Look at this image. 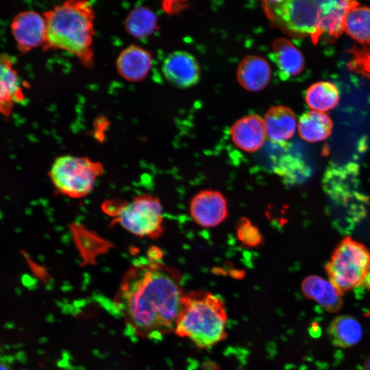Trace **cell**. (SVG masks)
Wrapping results in <instances>:
<instances>
[{
  "mask_svg": "<svg viewBox=\"0 0 370 370\" xmlns=\"http://www.w3.org/2000/svg\"><path fill=\"white\" fill-rule=\"evenodd\" d=\"M175 271L157 260H136L125 274L119 297L133 328L160 336L175 330L184 296Z\"/></svg>",
  "mask_w": 370,
  "mask_h": 370,
  "instance_id": "1",
  "label": "cell"
},
{
  "mask_svg": "<svg viewBox=\"0 0 370 370\" xmlns=\"http://www.w3.org/2000/svg\"><path fill=\"white\" fill-rule=\"evenodd\" d=\"M45 49H60L75 56L85 66L93 64L95 12L90 2L71 0L43 13Z\"/></svg>",
  "mask_w": 370,
  "mask_h": 370,
  "instance_id": "2",
  "label": "cell"
},
{
  "mask_svg": "<svg viewBox=\"0 0 370 370\" xmlns=\"http://www.w3.org/2000/svg\"><path fill=\"white\" fill-rule=\"evenodd\" d=\"M227 312L221 297L210 292L184 293L175 332L199 348H208L227 336Z\"/></svg>",
  "mask_w": 370,
  "mask_h": 370,
  "instance_id": "3",
  "label": "cell"
},
{
  "mask_svg": "<svg viewBox=\"0 0 370 370\" xmlns=\"http://www.w3.org/2000/svg\"><path fill=\"white\" fill-rule=\"evenodd\" d=\"M102 208L113 218V224L118 223L135 236L154 239L164 231L160 201L151 195L141 194L130 201H108Z\"/></svg>",
  "mask_w": 370,
  "mask_h": 370,
  "instance_id": "4",
  "label": "cell"
},
{
  "mask_svg": "<svg viewBox=\"0 0 370 370\" xmlns=\"http://www.w3.org/2000/svg\"><path fill=\"white\" fill-rule=\"evenodd\" d=\"M325 271L329 281L343 296L364 284L370 272V251L363 244L345 237L333 251Z\"/></svg>",
  "mask_w": 370,
  "mask_h": 370,
  "instance_id": "5",
  "label": "cell"
},
{
  "mask_svg": "<svg viewBox=\"0 0 370 370\" xmlns=\"http://www.w3.org/2000/svg\"><path fill=\"white\" fill-rule=\"evenodd\" d=\"M104 171L103 164L87 157L64 155L57 158L49 170L51 181L60 194L74 199L90 194Z\"/></svg>",
  "mask_w": 370,
  "mask_h": 370,
  "instance_id": "6",
  "label": "cell"
},
{
  "mask_svg": "<svg viewBox=\"0 0 370 370\" xmlns=\"http://www.w3.org/2000/svg\"><path fill=\"white\" fill-rule=\"evenodd\" d=\"M268 15L289 33L309 36L315 43L319 38L321 1L282 0L264 1Z\"/></svg>",
  "mask_w": 370,
  "mask_h": 370,
  "instance_id": "7",
  "label": "cell"
},
{
  "mask_svg": "<svg viewBox=\"0 0 370 370\" xmlns=\"http://www.w3.org/2000/svg\"><path fill=\"white\" fill-rule=\"evenodd\" d=\"M190 214L200 226L213 227L222 223L228 214L227 200L219 191L205 189L191 199Z\"/></svg>",
  "mask_w": 370,
  "mask_h": 370,
  "instance_id": "8",
  "label": "cell"
},
{
  "mask_svg": "<svg viewBox=\"0 0 370 370\" xmlns=\"http://www.w3.org/2000/svg\"><path fill=\"white\" fill-rule=\"evenodd\" d=\"M12 34L19 51L27 53L44 45L46 36L45 19L33 10L18 13L10 25Z\"/></svg>",
  "mask_w": 370,
  "mask_h": 370,
  "instance_id": "9",
  "label": "cell"
},
{
  "mask_svg": "<svg viewBox=\"0 0 370 370\" xmlns=\"http://www.w3.org/2000/svg\"><path fill=\"white\" fill-rule=\"evenodd\" d=\"M165 78L179 88L191 87L199 80L200 69L195 57L184 51L170 53L162 64Z\"/></svg>",
  "mask_w": 370,
  "mask_h": 370,
  "instance_id": "10",
  "label": "cell"
},
{
  "mask_svg": "<svg viewBox=\"0 0 370 370\" xmlns=\"http://www.w3.org/2000/svg\"><path fill=\"white\" fill-rule=\"evenodd\" d=\"M24 99L25 94L18 71L8 56H0V114L10 116L15 105Z\"/></svg>",
  "mask_w": 370,
  "mask_h": 370,
  "instance_id": "11",
  "label": "cell"
},
{
  "mask_svg": "<svg viewBox=\"0 0 370 370\" xmlns=\"http://www.w3.org/2000/svg\"><path fill=\"white\" fill-rule=\"evenodd\" d=\"M234 144L246 152H254L264 144L266 132L264 119L250 114L236 121L230 128Z\"/></svg>",
  "mask_w": 370,
  "mask_h": 370,
  "instance_id": "12",
  "label": "cell"
},
{
  "mask_svg": "<svg viewBox=\"0 0 370 370\" xmlns=\"http://www.w3.org/2000/svg\"><path fill=\"white\" fill-rule=\"evenodd\" d=\"M305 297L312 299L329 312L339 311L343 304L342 295L331 284L318 275H309L301 283Z\"/></svg>",
  "mask_w": 370,
  "mask_h": 370,
  "instance_id": "13",
  "label": "cell"
},
{
  "mask_svg": "<svg viewBox=\"0 0 370 370\" xmlns=\"http://www.w3.org/2000/svg\"><path fill=\"white\" fill-rule=\"evenodd\" d=\"M151 67V56L145 49L130 45L123 49L116 60L119 73L130 82L144 79Z\"/></svg>",
  "mask_w": 370,
  "mask_h": 370,
  "instance_id": "14",
  "label": "cell"
},
{
  "mask_svg": "<svg viewBox=\"0 0 370 370\" xmlns=\"http://www.w3.org/2000/svg\"><path fill=\"white\" fill-rule=\"evenodd\" d=\"M263 119L266 135L273 143H285L292 138L296 130L295 114L286 106L272 107L267 112Z\"/></svg>",
  "mask_w": 370,
  "mask_h": 370,
  "instance_id": "15",
  "label": "cell"
},
{
  "mask_svg": "<svg viewBox=\"0 0 370 370\" xmlns=\"http://www.w3.org/2000/svg\"><path fill=\"white\" fill-rule=\"evenodd\" d=\"M237 79L240 85L249 91H259L269 82L271 77L270 65L258 56L245 57L237 69Z\"/></svg>",
  "mask_w": 370,
  "mask_h": 370,
  "instance_id": "16",
  "label": "cell"
},
{
  "mask_svg": "<svg viewBox=\"0 0 370 370\" xmlns=\"http://www.w3.org/2000/svg\"><path fill=\"white\" fill-rule=\"evenodd\" d=\"M358 5L354 1H321L319 37L323 34L338 37L344 31L347 13Z\"/></svg>",
  "mask_w": 370,
  "mask_h": 370,
  "instance_id": "17",
  "label": "cell"
},
{
  "mask_svg": "<svg viewBox=\"0 0 370 370\" xmlns=\"http://www.w3.org/2000/svg\"><path fill=\"white\" fill-rule=\"evenodd\" d=\"M274 60L282 79L299 74L304 68V58L301 51L284 38L275 39L273 44Z\"/></svg>",
  "mask_w": 370,
  "mask_h": 370,
  "instance_id": "18",
  "label": "cell"
},
{
  "mask_svg": "<svg viewBox=\"0 0 370 370\" xmlns=\"http://www.w3.org/2000/svg\"><path fill=\"white\" fill-rule=\"evenodd\" d=\"M327 333L332 343L338 347L348 348L358 344L363 334L360 322L349 315H339L330 323Z\"/></svg>",
  "mask_w": 370,
  "mask_h": 370,
  "instance_id": "19",
  "label": "cell"
},
{
  "mask_svg": "<svg viewBox=\"0 0 370 370\" xmlns=\"http://www.w3.org/2000/svg\"><path fill=\"white\" fill-rule=\"evenodd\" d=\"M332 127L331 119L325 112L312 110L300 117L298 131L303 140L315 143L327 138L332 132Z\"/></svg>",
  "mask_w": 370,
  "mask_h": 370,
  "instance_id": "20",
  "label": "cell"
},
{
  "mask_svg": "<svg viewBox=\"0 0 370 370\" xmlns=\"http://www.w3.org/2000/svg\"><path fill=\"white\" fill-rule=\"evenodd\" d=\"M305 100L310 108L324 112L334 108L339 101V92L330 82H318L306 90Z\"/></svg>",
  "mask_w": 370,
  "mask_h": 370,
  "instance_id": "21",
  "label": "cell"
},
{
  "mask_svg": "<svg viewBox=\"0 0 370 370\" xmlns=\"http://www.w3.org/2000/svg\"><path fill=\"white\" fill-rule=\"evenodd\" d=\"M157 26V16L150 8L145 6L132 10L125 21L127 32L139 39L149 36L156 31Z\"/></svg>",
  "mask_w": 370,
  "mask_h": 370,
  "instance_id": "22",
  "label": "cell"
},
{
  "mask_svg": "<svg viewBox=\"0 0 370 370\" xmlns=\"http://www.w3.org/2000/svg\"><path fill=\"white\" fill-rule=\"evenodd\" d=\"M344 31L352 38L363 44H370V8H351L346 14Z\"/></svg>",
  "mask_w": 370,
  "mask_h": 370,
  "instance_id": "23",
  "label": "cell"
},
{
  "mask_svg": "<svg viewBox=\"0 0 370 370\" xmlns=\"http://www.w3.org/2000/svg\"><path fill=\"white\" fill-rule=\"evenodd\" d=\"M273 171L286 184L299 183L310 174L304 161L290 154L280 156L275 162Z\"/></svg>",
  "mask_w": 370,
  "mask_h": 370,
  "instance_id": "24",
  "label": "cell"
},
{
  "mask_svg": "<svg viewBox=\"0 0 370 370\" xmlns=\"http://www.w3.org/2000/svg\"><path fill=\"white\" fill-rule=\"evenodd\" d=\"M236 236L245 247H255L262 242V235L259 229L249 219L242 217L236 225Z\"/></svg>",
  "mask_w": 370,
  "mask_h": 370,
  "instance_id": "25",
  "label": "cell"
},
{
  "mask_svg": "<svg viewBox=\"0 0 370 370\" xmlns=\"http://www.w3.org/2000/svg\"><path fill=\"white\" fill-rule=\"evenodd\" d=\"M362 370H370V355L364 361Z\"/></svg>",
  "mask_w": 370,
  "mask_h": 370,
  "instance_id": "26",
  "label": "cell"
},
{
  "mask_svg": "<svg viewBox=\"0 0 370 370\" xmlns=\"http://www.w3.org/2000/svg\"><path fill=\"white\" fill-rule=\"evenodd\" d=\"M364 284L365 285L367 288L370 291V272L367 275V278H366V279H365V280L364 282Z\"/></svg>",
  "mask_w": 370,
  "mask_h": 370,
  "instance_id": "27",
  "label": "cell"
},
{
  "mask_svg": "<svg viewBox=\"0 0 370 370\" xmlns=\"http://www.w3.org/2000/svg\"><path fill=\"white\" fill-rule=\"evenodd\" d=\"M0 370H8V368L5 365L0 362Z\"/></svg>",
  "mask_w": 370,
  "mask_h": 370,
  "instance_id": "28",
  "label": "cell"
}]
</instances>
